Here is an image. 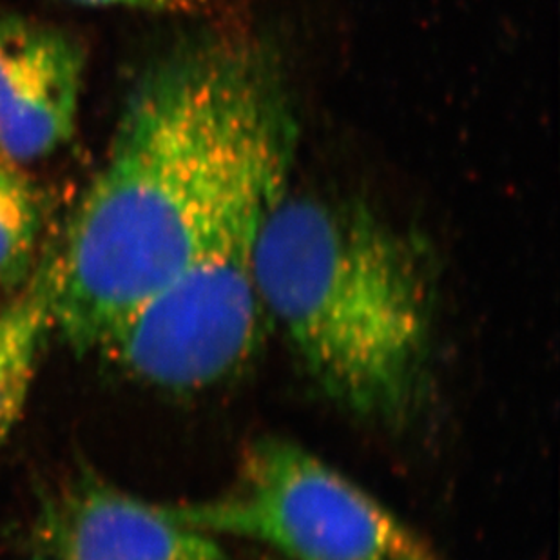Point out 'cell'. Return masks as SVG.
<instances>
[{"label":"cell","mask_w":560,"mask_h":560,"mask_svg":"<svg viewBox=\"0 0 560 560\" xmlns=\"http://www.w3.org/2000/svg\"><path fill=\"white\" fill-rule=\"evenodd\" d=\"M296 120L253 38L189 44L143 74L106 162L43 256L54 330L98 350L234 231L285 195Z\"/></svg>","instance_id":"6da1fadb"},{"label":"cell","mask_w":560,"mask_h":560,"mask_svg":"<svg viewBox=\"0 0 560 560\" xmlns=\"http://www.w3.org/2000/svg\"><path fill=\"white\" fill-rule=\"evenodd\" d=\"M254 275L265 314L332 401L361 418L410 410L432 305L412 240L360 207L283 195L259 228Z\"/></svg>","instance_id":"7a4b0ae2"},{"label":"cell","mask_w":560,"mask_h":560,"mask_svg":"<svg viewBox=\"0 0 560 560\" xmlns=\"http://www.w3.org/2000/svg\"><path fill=\"white\" fill-rule=\"evenodd\" d=\"M167 510L201 534L258 540L294 560H407L427 550L369 493L283 439L256 441L220 498Z\"/></svg>","instance_id":"3957f363"},{"label":"cell","mask_w":560,"mask_h":560,"mask_svg":"<svg viewBox=\"0 0 560 560\" xmlns=\"http://www.w3.org/2000/svg\"><path fill=\"white\" fill-rule=\"evenodd\" d=\"M261 222L212 247L127 319L102 354L126 374L167 390H198L238 372L253 358L264 330L265 308L254 275Z\"/></svg>","instance_id":"277c9868"},{"label":"cell","mask_w":560,"mask_h":560,"mask_svg":"<svg viewBox=\"0 0 560 560\" xmlns=\"http://www.w3.org/2000/svg\"><path fill=\"white\" fill-rule=\"evenodd\" d=\"M84 54L68 33L0 15V156L19 165L57 153L79 118Z\"/></svg>","instance_id":"5b68a950"},{"label":"cell","mask_w":560,"mask_h":560,"mask_svg":"<svg viewBox=\"0 0 560 560\" xmlns=\"http://www.w3.org/2000/svg\"><path fill=\"white\" fill-rule=\"evenodd\" d=\"M40 537L49 560H231L167 508L102 482L63 493L44 515Z\"/></svg>","instance_id":"8992f818"},{"label":"cell","mask_w":560,"mask_h":560,"mask_svg":"<svg viewBox=\"0 0 560 560\" xmlns=\"http://www.w3.org/2000/svg\"><path fill=\"white\" fill-rule=\"evenodd\" d=\"M51 330L54 275L40 253L30 280L0 311V443L21 421Z\"/></svg>","instance_id":"52a82bcc"},{"label":"cell","mask_w":560,"mask_h":560,"mask_svg":"<svg viewBox=\"0 0 560 560\" xmlns=\"http://www.w3.org/2000/svg\"><path fill=\"white\" fill-rule=\"evenodd\" d=\"M43 190L22 165L0 156V292L24 287L44 247Z\"/></svg>","instance_id":"ba28073f"},{"label":"cell","mask_w":560,"mask_h":560,"mask_svg":"<svg viewBox=\"0 0 560 560\" xmlns=\"http://www.w3.org/2000/svg\"><path fill=\"white\" fill-rule=\"evenodd\" d=\"M71 4L98 10L153 11V13H187L198 11L207 0H66Z\"/></svg>","instance_id":"9c48e42d"},{"label":"cell","mask_w":560,"mask_h":560,"mask_svg":"<svg viewBox=\"0 0 560 560\" xmlns=\"http://www.w3.org/2000/svg\"><path fill=\"white\" fill-rule=\"evenodd\" d=\"M407 560H435L434 557L430 556L429 550H424L423 553H419V556L410 557Z\"/></svg>","instance_id":"30bf717a"}]
</instances>
